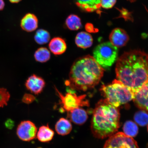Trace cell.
Returning a JSON list of instances; mask_svg holds the SVG:
<instances>
[{"instance_id":"cell-1","label":"cell","mask_w":148,"mask_h":148,"mask_svg":"<svg viewBox=\"0 0 148 148\" xmlns=\"http://www.w3.org/2000/svg\"><path fill=\"white\" fill-rule=\"evenodd\" d=\"M116 78L134 92L148 80V54L140 50L123 53L118 59Z\"/></svg>"},{"instance_id":"cell-2","label":"cell","mask_w":148,"mask_h":148,"mask_svg":"<svg viewBox=\"0 0 148 148\" xmlns=\"http://www.w3.org/2000/svg\"><path fill=\"white\" fill-rule=\"evenodd\" d=\"M104 69L93 57L85 56L74 62L65 84L72 89L86 91L99 84Z\"/></svg>"},{"instance_id":"cell-3","label":"cell","mask_w":148,"mask_h":148,"mask_svg":"<svg viewBox=\"0 0 148 148\" xmlns=\"http://www.w3.org/2000/svg\"><path fill=\"white\" fill-rule=\"evenodd\" d=\"M118 107L110 104L106 99H101L94 109L91 122V130L95 137H110L117 132L120 127Z\"/></svg>"},{"instance_id":"cell-4","label":"cell","mask_w":148,"mask_h":148,"mask_svg":"<svg viewBox=\"0 0 148 148\" xmlns=\"http://www.w3.org/2000/svg\"><path fill=\"white\" fill-rule=\"evenodd\" d=\"M100 90L105 99L116 107L128 103L134 97L133 90L117 79L113 81L112 84L103 85Z\"/></svg>"},{"instance_id":"cell-5","label":"cell","mask_w":148,"mask_h":148,"mask_svg":"<svg viewBox=\"0 0 148 148\" xmlns=\"http://www.w3.org/2000/svg\"><path fill=\"white\" fill-rule=\"evenodd\" d=\"M93 53V57L99 65L103 69H108L117 60L118 49L110 42H106L97 45Z\"/></svg>"},{"instance_id":"cell-6","label":"cell","mask_w":148,"mask_h":148,"mask_svg":"<svg viewBox=\"0 0 148 148\" xmlns=\"http://www.w3.org/2000/svg\"><path fill=\"white\" fill-rule=\"evenodd\" d=\"M55 89L57 96L60 100V104L68 112L79 107L89 106V101L86 99V95L77 96L75 93L68 92L64 95L56 88Z\"/></svg>"},{"instance_id":"cell-7","label":"cell","mask_w":148,"mask_h":148,"mask_svg":"<svg viewBox=\"0 0 148 148\" xmlns=\"http://www.w3.org/2000/svg\"><path fill=\"white\" fill-rule=\"evenodd\" d=\"M103 148H139L137 143L132 138L123 132L116 133L110 138Z\"/></svg>"},{"instance_id":"cell-8","label":"cell","mask_w":148,"mask_h":148,"mask_svg":"<svg viewBox=\"0 0 148 148\" xmlns=\"http://www.w3.org/2000/svg\"><path fill=\"white\" fill-rule=\"evenodd\" d=\"M38 130L36 125L29 120L22 121L18 126L16 135L20 140L29 142L36 137Z\"/></svg>"},{"instance_id":"cell-9","label":"cell","mask_w":148,"mask_h":148,"mask_svg":"<svg viewBox=\"0 0 148 148\" xmlns=\"http://www.w3.org/2000/svg\"><path fill=\"white\" fill-rule=\"evenodd\" d=\"M133 100L138 108L148 114V80L134 92Z\"/></svg>"},{"instance_id":"cell-10","label":"cell","mask_w":148,"mask_h":148,"mask_svg":"<svg viewBox=\"0 0 148 148\" xmlns=\"http://www.w3.org/2000/svg\"><path fill=\"white\" fill-rule=\"evenodd\" d=\"M129 39V36L127 32L119 28L114 29L110 36V42L117 48L125 46L128 42Z\"/></svg>"},{"instance_id":"cell-11","label":"cell","mask_w":148,"mask_h":148,"mask_svg":"<svg viewBox=\"0 0 148 148\" xmlns=\"http://www.w3.org/2000/svg\"><path fill=\"white\" fill-rule=\"evenodd\" d=\"M45 85L44 79L35 75L29 77L25 83V86L27 89L36 95L41 93Z\"/></svg>"},{"instance_id":"cell-12","label":"cell","mask_w":148,"mask_h":148,"mask_svg":"<svg viewBox=\"0 0 148 148\" xmlns=\"http://www.w3.org/2000/svg\"><path fill=\"white\" fill-rule=\"evenodd\" d=\"M68 112V117L70 121L76 125L84 124L88 119L87 113L81 107L74 109Z\"/></svg>"},{"instance_id":"cell-13","label":"cell","mask_w":148,"mask_h":148,"mask_svg":"<svg viewBox=\"0 0 148 148\" xmlns=\"http://www.w3.org/2000/svg\"><path fill=\"white\" fill-rule=\"evenodd\" d=\"M20 25L24 31L27 32H33L36 30L38 27V18L34 14H27L22 18Z\"/></svg>"},{"instance_id":"cell-14","label":"cell","mask_w":148,"mask_h":148,"mask_svg":"<svg viewBox=\"0 0 148 148\" xmlns=\"http://www.w3.org/2000/svg\"><path fill=\"white\" fill-rule=\"evenodd\" d=\"M49 47L53 54L60 55L65 52L67 46L63 39L60 37H56L53 38L50 42Z\"/></svg>"},{"instance_id":"cell-15","label":"cell","mask_w":148,"mask_h":148,"mask_svg":"<svg viewBox=\"0 0 148 148\" xmlns=\"http://www.w3.org/2000/svg\"><path fill=\"white\" fill-rule=\"evenodd\" d=\"M77 5L83 10L92 12L101 8V0H76Z\"/></svg>"},{"instance_id":"cell-16","label":"cell","mask_w":148,"mask_h":148,"mask_svg":"<svg viewBox=\"0 0 148 148\" xmlns=\"http://www.w3.org/2000/svg\"><path fill=\"white\" fill-rule=\"evenodd\" d=\"M75 43L77 47L86 49L91 47L93 43V39L89 33L81 32L76 36Z\"/></svg>"},{"instance_id":"cell-17","label":"cell","mask_w":148,"mask_h":148,"mask_svg":"<svg viewBox=\"0 0 148 148\" xmlns=\"http://www.w3.org/2000/svg\"><path fill=\"white\" fill-rule=\"evenodd\" d=\"M56 131L58 134L64 136L69 134L72 130V125L69 120L64 118H60L55 125Z\"/></svg>"},{"instance_id":"cell-18","label":"cell","mask_w":148,"mask_h":148,"mask_svg":"<svg viewBox=\"0 0 148 148\" xmlns=\"http://www.w3.org/2000/svg\"><path fill=\"white\" fill-rule=\"evenodd\" d=\"M54 132L49 125L40 127L37 132L36 137L40 141L43 143L49 142L53 139Z\"/></svg>"},{"instance_id":"cell-19","label":"cell","mask_w":148,"mask_h":148,"mask_svg":"<svg viewBox=\"0 0 148 148\" xmlns=\"http://www.w3.org/2000/svg\"><path fill=\"white\" fill-rule=\"evenodd\" d=\"M66 24L71 30H77L82 27L80 18L75 14H72L68 16L66 20Z\"/></svg>"},{"instance_id":"cell-20","label":"cell","mask_w":148,"mask_h":148,"mask_svg":"<svg viewBox=\"0 0 148 148\" xmlns=\"http://www.w3.org/2000/svg\"><path fill=\"white\" fill-rule=\"evenodd\" d=\"M124 134L130 137H134L138 134V128L137 125L134 122L127 121L123 127Z\"/></svg>"},{"instance_id":"cell-21","label":"cell","mask_w":148,"mask_h":148,"mask_svg":"<svg viewBox=\"0 0 148 148\" xmlns=\"http://www.w3.org/2000/svg\"><path fill=\"white\" fill-rule=\"evenodd\" d=\"M34 57L37 62L44 63L47 62L51 57V53L47 49L41 47L38 49L35 53Z\"/></svg>"},{"instance_id":"cell-22","label":"cell","mask_w":148,"mask_h":148,"mask_svg":"<svg viewBox=\"0 0 148 148\" xmlns=\"http://www.w3.org/2000/svg\"><path fill=\"white\" fill-rule=\"evenodd\" d=\"M49 33L44 29H39L36 31L35 35V41L40 45H43L48 43L50 39Z\"/></svg>"},{"instance_id":"cell-23","label":"cell","mask_w":148,"mask_h":148,"mask_svg":"<svg viewBox=\"0 0 148 148\" xmlns=\"http://www.w3.org/2000/svg\"><path fill=\"white\" fill-rule=\"evenodd\" d=\"M135 122L140 126L144 127L148 124V114L143 110L137 112L134 116Z\"/></svg>"},{"instance_id":"cell-24","label":"cell","mask_w":148,"mask_h":148,"mask_svg":"<svg viewBox=\"0 0 148 148\" xmlns=\"http://www.w3.org/2000/svg\"><path fill=\"white\" fill-rule=\"evenodd\" d=\"M10 97V94L6 88H0V108L7 105Z\"/></svg>"},{"instance_id":"cell-25","label":"cell","mask_w":148,"mask_h":148,"mask_svg":"<svg viewBox=\"0 0 148 148\" xmlns=\"http://www.w3.org/2000/svg\"><path fill=\"white\" fill-rule=\"evenodd\" d=\"M116 0H101V7L106 9L112 8L115 5Z\"/></svg>"},{"instance_id":"cell-26","label":"cell","mask_w":148,"mask_h":148,"mask_svg":"<svg viewBox=\"0 0 148 148\" xmlns=\"http://www.w3.org/2000/svg\"><path fill=\"white\" fill-rule=\"evenodd\" d=\"M35 98L34 96L30 94H25L23 97L22 101L27 104H29L34 101Z\"/></svg>"},{"instance_id":"cell-27","label":"cell","mask_w":148,"mask_h":148,"mask_svg":"<svg viewBox=\"0 0 148 148\" xmlns=\"http://www.w3.org/2000/svg\"><path fill=\"white\" fill-rule=\"evenodd\" d=\"M5 125L7 128L12 129L14 126V121L10 119H7L5 122Z\"/></svg>"},{"instance_id":"cell-28","label":"cell","mask_w":148,"mask_h":148,"mask_svg":"<svg viewBox=\"0 0 148 148\" xmlns=\"http://www.w3.org/2000/svg\"><path fill=\"white\" fill-rule=\"evenodd\" d=\"M86 28L87 31L89 32H94L95 30H94L93 26L90 24H87L86 25Z\"/></svg>"},{"instance_id":"cell-29","label":"cell","mask_w":148,"mask_h":148,"mask_svg":"<svg viewBox=\"0 0 148 148\" xmlns=\"http://www.w3.org/2000/svg\"><path fill=\"white\" fill-rule=\"evenodd\" d=\"M5 3L3 0H0V11L2 10L4 8Z\"/></svg>"},{"instance_id":"cell-30","label":"cell","mask_w":148,"mask_h":148,"mask_svg":"<svg viewBox=\"0 0 148 148\" xmlns=\"http://www.w3.org/2000/svg\"><path fill=\"white\" fill-rule=\"evenodd\" d=\"M21 1V0H9L11 3H18Z\"/></svg>"},{"instance_id":"cell-31","label":"cell","mask_w":148,"mask_h":148,"mask_svg":"<svg viewBox=\"0 0 148 148\" xmlns=\"http://www.w3.org/2000/svg\"><path fill=\"white\" fill-rule=\"evenodd\" d=\"M147 130H148V127H147Z\"/></svg>"},{"instance_id":"cell-32","label":"cell","mask_w":148,"mask_h":148,"mask_svg":"<svg viewBox=\"0 0 148 148\" xmlns=\"http://www.w3.org/2000/svg\"><path fill=\"white\" fill-rule=\"evenodd\" d=\"M40 148V147H39V148Z\"/></svg>"}]
</instances>
